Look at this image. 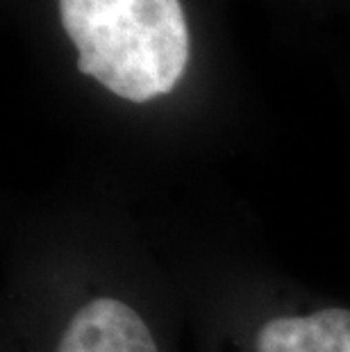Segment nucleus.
<instances>
[{"mask_svg":"<svg viewBox=\"0 0 350 352\" xmlns=\"http://www.w3.org/2000/svg\"><path fill=\"white\" fill-rule=\"evenodd\" d=\"M57 352H160L144 318L116 298H96L71 318Z\"/></svg>","mask_w":350,"mask_h":352,"instance_id":"obj_2","label":"nucleus"},{"mask_svg":"<svg viewBox=\"0 0 350 352\" xmlns=\"http://www.w3.org/2000/svg\"><path fill=\"white\" fill-rule=\"evenodd\" d=\"M78 71L130 102L173 91L189 64L180 0H59Z\"/></svg>","mask_w":350,"mask_h":352,"instance_id":"obj_1","label":"nucleus"},{"mask_svg":"<svg viewBox=\"0 0 350 352\" xmlns=\"http://www.w3.org/2000/svg\"><path fill=\"white\" fill-rule=\"evenodd\" d=\"M257 352H350V311L273 318L259 329Z\"/></svg>","mask_w":350,"mask_h":352,"instance_id":"obj_3","label":"nucleus"}]
</instances>
